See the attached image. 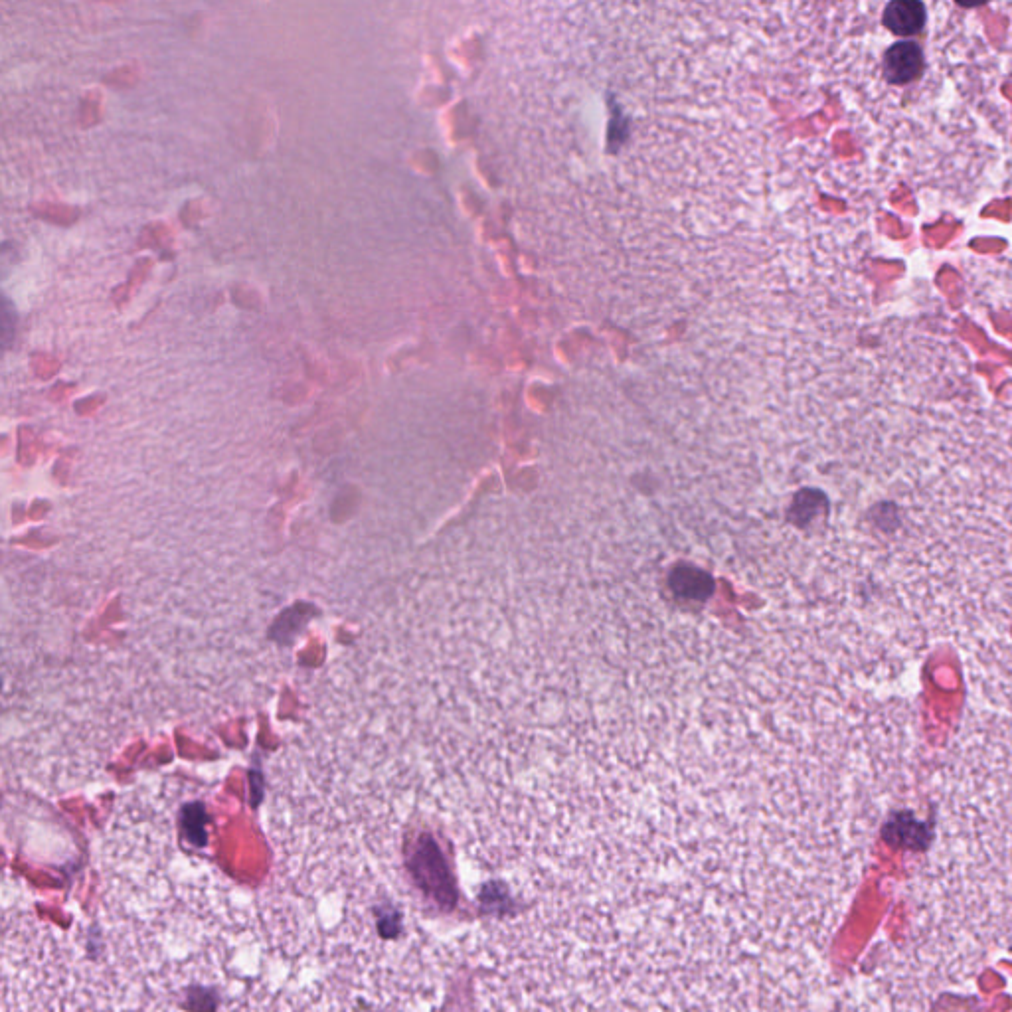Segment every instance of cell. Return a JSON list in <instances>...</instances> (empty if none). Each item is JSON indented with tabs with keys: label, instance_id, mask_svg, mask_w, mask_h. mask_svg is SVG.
Masks as SVG:
<instances>
[{
	"label": "cell",
	"instance_id": "1",
	"mask_svg": "<svg viewBox=\"0 0 1012 1012\" xmlns=\"http://www.w3.org/2000/svg\"><path fill=\"white\" fill-rule=\"evenodd\" d=\"M457 667L516 787L639 813L799 787L833 682L803 530L777 479L684 437L564 447L483 481Z\"/></svg>",
	"mask_w": 1012,
	"mask_h": 1012
},
{
	"label": "cell",
	"instance_id": "2",
	"mask_svg": "<svg viewBox=\"0 0 1012 1012\" xmlns=\"http://www.w3.org/2000/svg\"><path fill=\"white\" fill-rule=\"evenodd\" d=\"M924 72V54L914 42L894 44L884 56V76L890 84H910Z\"/></svg>",
	"mask_w": 1012,
	"mask_h": 1012
},
{
	"label": "cell",
	"instance_id": "3",
	"mask_svg": "<svg viewBox=\"0 0 1012 1012\" xmlns=\"http://www.w3.org/2000/svg\"><path fill=\"white\" fill-rule=\"evenodd\" d=\"M926 24V6L918 0H894L884 10V26L900 36L918 34Z\"/></svg>",
	"mask_w": 1012,
	"mask_h": 1012
}]
</instances>
